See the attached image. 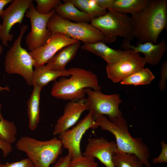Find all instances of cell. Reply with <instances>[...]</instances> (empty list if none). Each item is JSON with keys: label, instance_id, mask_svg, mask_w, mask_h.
I'll use <instances>...</instances> for the list:
<instances>
[{"label": "cell", "instance_id": "obj_11", "mask_svg": "<svg viewBox=\"0 0 167 167\" xmlns=\"http://www.w3.org/2000/svg\"><path fill=\"white\" fill-rule=\"evenodd\" d=\"M32 0H14L5 9L1 16L0 24V41L2 45L8 47V42L13 40L14 35L10 33L15 24L22 22L27 10L33 3Z\"/></svg>", "mask_w": 167, "mask_h": 167}, {"label": "cell", "instance_id": "obj_22", "mask_svg": "<svg viewBox=\"0 0 167 167\" xmlns=\"http://www.w3.org/2000/svg\"><path fill=\"white\" fill-rule=\"evenodd\" d=\"M150 1L114 0L110 10L127 14H130L132 15L144 9L148 5Z\"/></svg>", "mask_w": 167, "mask_h": 167}, {"label": "cell", "instance_id": "obj_33", "mask_svg": "<svg viewBox=\"0 0 167 167\" xmlns=\"http://www.w3.org/2000/svg\"><path fill=\"white\" fill-rule=\"evenodd\" d=\"M71 160L70 155L68 153L66 155L59 157L52 167H69Z\"/></svg>", "mask_w": 167, "mask_h": 167}, {"label": "cell", "instance_id": "obj_24", "mask_svg": "<svg viewBox=\"0 0 167 167\" xmlns=\"http://www.w3.org/2000/svg\"><path fill=\"white\" fill-rule=\"evenodd\" d=\"M155 75L148 68L139 70L120 82L122 85L137 86L149 84L154 79Z\"/></svg>", "mask_w": 167, "mask_h": 167}, {"label": "cell", "instance_id": "obj_15", "mask_svg": "<svg viewBox=\"0 0 167 167\" xmlns=\"http://www.w3.org/2000/svg\"><path fill=\"white\" fill-rule=\"evenodd\" d=\"M88 110V106L86 98L70 101L57 121L53 135H59L72 127L78 122L82 113Z\"/></svg>", "mask_w": 167, "mask_h": 167}, {"label": "cell", "instance_id": "obj_5", "mask_svg": "<svg viewBox=\"0 0 167 167\" xmlns=\"http://www.w3.org/2000/svg\"><path fill=\"white\" fill-rule=\"evenodd\" d=\"M28 27L25 24L21 26L18 37L6 54L4 64L8 74H18L28 85L32 86L34 61L29 52L21 45L22 37Z\"/></svg>", "mask_w": 167, "mask_h": 167}, {"label": "cell", "instance_id": "obj_18", "mask_svg": "<svg viewBox=\"0 0 167 167\" xmlns=\"http://www.w3.org/2000/svg\"><path fill=\"white\" fill-rule=\"evenodd\" d=\"M81 48L83 50L89 51L100 57L109 65L113 64L118 61L125 52V50H116L111 48L105 43L101 41L84 44Z\"/></svg>", "mask_w": 167, "mask_h": 167}, {"label": "cell", "instance_id": "obj_25", "mask_svg": "<svg viewBox=\"0 0 167 167\" xmlns=\"http://www.w3.org/2000/svg\"><path fill=\"white\" fill-rule=\"evenodd\" d=\"M114 167H143V164L135 155L117 149L113 156Z\"/></svg>", "mask_w": 167, "mask_h": 167}, {"label": "cell", "instance_id": "obj_2", "mask_svg": "<svg viewBox=\"0 0 167 167\" xmlns=\"http://www.w3.org/2000/svg\"><path fill=\"white\" fill-rule=\"evenodd\" d=\"M95 120L101 129L109 131L114 136L118 149L135 155L143 165L152 167L149 161L150 154L148 146L141 138H133L131 135L127 122L122 115L113 121L103 115L97 117Z\"/></svg>", "mask_w": 167, "mask_h": 167}, {"label": "cell", "instance_id": "obj_8", "mask_svg": "<svg viewBox=\"0 0 167 167\" xmlns=\"http://www.w3.org/2000/svg\"><path fill=\"white\" fill-rule=\"evenodd\" d=\"M85 91L89 112L94 120L100 116L106 115L110 121H113L122 115L119 109L122 101L118 94L107 95L90 88H86Z\"/></svg>", "mask_w": 167, "mask_h": 167}, {"label": "cell", "instance_id": "obj_6", "mask_svg": "<svg viewBox=\"0 0 167 167\" xmlns=\"http://www.w3.org/2000/svg\"><path fill=\"white\" fill-rule=\"evenodd\" d=\"M100 31L106 43L115 41L118 37L131 41L134 38L131 16L112 10L105 15L92 19L90 24Z\"/></svg>", "mask_w": 167, "mask_h": 167}, {"label": "cell", "instance_id": "obj_29", "mask_svg": "<svg viewBox=\"0 0 167 167\" xmlns=\"http://www.w3.org/2000/svg\"><path fill=\"white\" fill-rule=\"evenodd\" d=\"M0 167H35L33 162L28 157L19 161L4 164L0 163Z\"/></svg>", "mask_w": 167, "mask_h": 167}, {"label": "cell", "instance_id": "obj_14", "mask_svg": "<svg viewBox=\"0 0 167 167\" xmlns=\"http://www.w3.org/2000/svg\"><path fill=\"white\" fill-rule=\"evenodd\" d=\"M117 149L116 143L109 141L103 137L89 139L83 156L97 159L106 167H114L113 158Z\"/></svg>", "mask_w": 167, "mask_h": 167}, {"label": "cell", "instance_id": "obj_13", "mask_svg": "<svg viewBox=\"0 0 167 167\" xmlns=\"http://www.w3.org/2000/svg\"><path fill=\"white\" fill-rule=\"evenodd\" d=\"M77 41L62 33H52L43 45L29 52L34 61V67L44 66L59 50Z\"/></svg>", "mask_w": 167, "mask_h": 167}, {"label": "cell", "instance_id": "obj_19", "mask_svg": "<svg viewBox=\"0 0 167 167\" xmlns=\"http://www.w3.org/2000/svg\"><path fill=\"white\" fill-rule=\"evenodd\" d=\"M63 1L64 3L55 8V13L61 17L76 23L91 22V20L89 15L76 8L70 0Z\"/></svg>", "mask_w": 167, "mask_h": 167}, {"label": "cell", "instance_id": "obj_34", "mask_svg": "<svg viewBox=\"0 0 167 167\" xmlns=\"http://www.w3.org/2000/svg\"><path fill=\"white\" fill-rule=\"evenodd\" d=\"M98 4L107 11L111 9L114 0H96Z\"/></svg>", "mask_w": 167, "mask_h": 167}, {"label": "cell", "instance_id": "obj_17", "mask_svg": "<svg viewBox=\"0 0 167 167\" xmlns=\"http://www.w3.org/2000/svg\"><path fill=\"white\" fill-rule=\"evenodd\" d=\"M80 42L77 41L59 50L44 65L45 68L54 71L66 70V65L75 57Z\"/></svg>", "mask_w": 167, "mask_h": 167}, {"label": "cell", "instance_id": "obj_3", "mask_svg": "<svg viewBox=\"0 0 167 167\" xmlns=\"http://www.w3.org/2000/svg\"><path fill=\"white\" fill-rule=\"evenodd\" d=\"M70 69L72 73L70 78L63 77L55 80L51 92L53 96L65 100H77L85 98L86 88L101 91L98 78L91 71L79 67Z\"/></svg>", "mask_w": 167, "mask_h": 167}, {"label": "cell", "instance_id": "obj_4", "mask_svg": "<svg viewBox=\"0 0 167 167\" xmlns=\"http://www.w3.org/2000/svg\"><path fill=\"white\" fill-rule=\"evenodd\" d=\"M16 147L27 154L35 167H49L57 161L63 149L60 140L56 137L41 141L23 136L17 141Z\"/></svg>", "mask_w": 167, "mask_h": 167}, {"label": "cell", "instance_id": "obj_1", "mask_svg": "<svg viewBox=\"0 0 167 167\" xmlns=\"http://www.w3.org/2000/svg\"><path fill=\"white\" fill-rule=\"evenodd\" d=\"M131 18L134 38L141 43L156 44L167 28V0H150L146 7Z\"/></svg>", "mask_w": 167, "mask_h": 167}, {"label": "cell", "instance_id": "obj_20", "mask_svg": "<svg viewBox=\"0 0 167 167\" xmlns=\"http://www.w3.org/2000/svg\"><path fill=\"white\" fill-rule=\"evenodd\" d=\"M33 86L32 93L27 102L28 127L32 131L37 128L39 122L40 95L42 88L36 85H34Z\"/></svg>", "mask_w": 167, "mask_h": 167}, {"label": "cell", "instance_id": "obj_21", "mask_svg": "<svg viewBox=\"0 0 167 167\" xmlns=\"http://www.w3.org/2000/svg\"><path fill=\"white\" fill-rule=\"evenodd\" d=\"M44 66L35 68L32 86L36 85L42 88L60 76H68L72 73L70 68L64 71H57L46 69Z\"/></svg>", "mask_w": 167, "mask_h": 167}, {"label": "cell", "instance_id": "obj_7", "mask_svg": "<svg viewBox=\"0 0 167 167\" xmlns=\"http://www.w3.org/2000/svg\"><path fill=\"white\" fill-rule=\"evenodd\" d=\"M47 28L52 33H62L75 40L81 41L84 44L100 41L106 43L102 32L90 24L71 22L63 19L55 13L49 20Z\"/></svg>", "mask_w": 167, "mask_h": 167}, {"label": "cell", "instance_id": "obj_12", "mask_svg": "<svg viewBox=\"0 0 167 167\" xmlns=\"http://www.w3.org/2000/svg\"><path fill=\"white\" fill-rule=\"evenodd\" d=\"M146 62L143 58L131 49L125 50L123 55L114 63L107 64V77L114 83L121 81L135 72L144 68Z\"/></svg>", "mask_w": 167, "mask_h": 167}, {"label": "cell", "instance_id": "obj_35", "mask_svg": "<svg viewBox=\"0 0 167 167\" xmlns=\"http://www.w3.org/2000/svg\"><path fill=\"white\" fill-rule=\"evenodd\" d=\"M13 0H0V20L3 12L4 8L8 4L11 3Z\"/></svg>", "mask_w": 167, "mask_h": 167}, {"label": "cell", "instance_id": "obj_30", "mask_svg": "<svg viewBox=\"0 0 167 167\" xmlns=\"http://www.w3.org/2000/svg\"><path fill=\"white\" fill-rule=\"evenodd\" d=\"M161 144L162 148L161 152L157 157L152 159V162L153 164L167 163V145L163 140Z\"/></svg>", "mask_w": 167, "mask_h": 167}, {"label": "cell", "instance_id": "obj_23", "mask_svg": "<svg viewBox=\"0 0 167 167\" xmlns=\"http://www.w3.org/2000/svg\"><path fill=\"white\" fill-rule=\"evenodd\" d=\"M80 11L86 13L91 20L102 16L107 11L100 6L96 0H70Z\"/></svg>", "mask_w": 167, "mask_h": 167}, {"label": "cell", "instance_id": "obj_32", "mask_svg": "<svg viewBox=\"0 0 167 167\" xmlns=\"http://www.w3.org/2000/svg\"><path fill=\"white\" fill-rule=\"evenodd\" d=\"M11 144L0 136V149L2 151L3 157H6L12 152V147Z\"/></svg>", "mask_w": 167, "mask_h": 167}, {"label": "cell", "instance_id": "obj_36", "mask_svg": "<svg viewBox=\"0 0 167 167\" xmlns=\"http://www.w3.org/2000/svg\"><path fill=\"white\" fill-rule=\"evenodd\" d=\"M3 49V46H2V45L0 44V56L1 55L2 53Z\"/></svg>", "mask_w": 167, "mask_h": 167}, {"label": "cell", "instance_id": "obj_16", "mask_svg": "<svg viewBox=\"0 0 167 167\" xmlns=\"http://www.w3.org/2000/svg\"><path fill=\"white\" fill-rule=\"evenodd\" d=\"M121 46L125 49H131L138 53L143 54L146 63L152 66L159 63L167 50L166 44L164 38L158 44L138 41L135 45H131L130 41L125 39Z\"/></svg>", "mask_w": 167, "mask_h": 167}, {"label": "cell", "instance_id": "obj_31", "mask_svg": "<svg viewBox=\"0 0 167 167\" xmlns=\"http://www.w3.org/2000/svg\"><path fill=\"white\" fill-rule=\"evenodd\" d=\"M167 78V61H165L162 64L160 71V78L159 88L161 91H163L165 88L166 82Z\"/></svg>", "mask_w": 167, "mask_h": 167}, {"label": "cell", "instance_id": "obj_26", "mask_svg": "<svg viewBox=\"0 0 167 167\" xmlns=\"http://www.w3.org/2000/svg\"><path fill=\"white\" fill-rule=\"evenodd\" d=\"M2 106L0 104V136L12 144L16 140L17 128L13 122L3 118L1 113Z\"/></svg>", "mask_w": 167, "mask_h": 167}, {"label": "cell", "instance_id": "obj_10", "mask_svg": "<svg viewBox=\"0 0 167 167\" xmlns=\"http://www.w3.org/2000/svg\"><path fill=\"white\" fill-rule=\"evenodd\" d=\"M99 127L89 112L72 127L58 135L63 148L68 150L71 159L82 155L80 143L85 132L90 129H96Z\"/></svg>", "mask_w": 167, "mask_h": 167}, {"label": "cell", "instance_id": "obj_9", "mask_svg": "<svg viewBox=\"0 0 167 167\" xmlns=\"http://www.w3.org/2000/svg\"><path fill=\"white\" fill-rule=\"evenodd\" d=\"M55 13L52 10L49 13L42 14L36 10L32 3L27 10L25 16L29 18L31 24V30L26 37L25 42L30 51L43 45L51 37V32L47 28L49 20Z\"/></svg>", "mask_w": 167, "mask_h": 167}, {"label": "cell", "instance_id": "obj_27", "mask_svg": "<svg viewBox=\"0 0 167 167\" xmlns=\"http://www.w3.org/2000/svg\"><path fill=\"white\" fill-rule=\"evenodd\" d=\"M69 167H101L95 161V158L83 155L72 159Z\"/></svg>", "mask_w": 167, "mask_h": 167}, {"label": "cell", "instance_id": "obj_28", "mask_svg": "<svg viewBox=\"0 0 167 167\" xmlns=\"http://www.w3.org/2000/svg\"><path fill=\"white\" fill-rule=\"evenodd\" d=\"M37 5L36 9L37 11L42 14L49 13L52 9L62 3L60 0H35Z\"/></svg>", "mask_w": 167, "mask_h": 167}]
</instances>
